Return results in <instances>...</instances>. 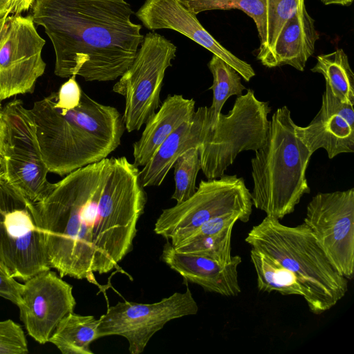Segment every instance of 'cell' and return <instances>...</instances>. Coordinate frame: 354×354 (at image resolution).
<instances>
[{"label": "cell", "instance_id": "cell-1", "mask_svg": "<svg viewBox=\"0 0 354 354\" xmlns=\"http://www.w3.org/2000/svg\"><path fill=\"white\" fill-rule=\"evenodd\" d=\"M144 188L138 167L125 156L107 157L53 183L33 203L50 268L99 287L94 272L122 271L147 202Z\"/></svg>", "mask_w": 354, "mask_h": 354}, {"label": "cell", "instance_id": "cell-2", "mask_svg": "<svg viewBox=\"0 0 354 354\" xmlns=\"http://www.w3.org/2000/svg\"><path fill=\"white\" fill-rule=\"evenodd\" d=\"M32 18L53 46L55 74L86 82L119 78L142 42L127 0H34Z\"/></svg>", "mask_w": 354, "mask_h": 354}, {"label": "cell", "instance_id": "cell-3", "mask_svg": "<svg viewBox=\"0 0 354 354\" xmlns=\"http://www.w3.org/2000/svg\"><path fill=\"white\" fill-rule=\"evenodd\" d=\"M30 110L43 160L49 172L61 176L107 158L120 145L126 130L116 108L84 91L72 109L57 106L53 92Z\"/></svg>", "mask_w": 354, "mask_h": 354}, {"label": "cell", "instance_id": "cell-4", "mask_svg": "<svg viewBox=\"0 0 354 354\" xmlns=\"http://www.w3.org/2000/svg\"><path fill=\"white\" fill-rule=\"evenodd\" d=\"M295 126L289 109L278 108L263 145L251 159L252 205L278 220L292 213L302 196L310 192L306 173L313 153Z\"/></svg>", "mask_w": 354, "mask_h": 354}, {"label": "cell", "instance_id": "cell-5", "mask_svg": "<svg viewBox=\"0 0 354 354\" xmlns=\"http://www.w3.org/2000/svg\"><path fill=\"white\" fill-rule=\"evenodd\" d=\"M245 241L292 271L307 290L310 312L320 315L335 306L348 291V279L332 266L315 236L304 223L287 226L266 216Z\"/></svg>", "mask_w": 354, "mask_h": 354}, {"label": "cell", "instance_id": "cell-6", "mask_svg": "<svg viewBox=\"0 0 354 354\" xmlns=\"http://www.w3.org/2000/svg\"><path fill=\"white\" fill-rule=\"evenodd\" d=\"M201 107V169L211 180L223 176L241 152L255 151L263 145L271 108L268 102L258 100L252 89L238 96L229 113H221L215 123L209 120L208 107Z\"/></svg>", "mask_w": 354, "mask_h": 354}, {"label": "cell", "instance_id": "cell-7", "mask_svg": "<svg viewBox=\"0 0 354 354\" xmlns=\"http://www.w3.org/2000/svg\"><path fill=\"white\" fill-rule=\"evenodd\" d=\"M251 193L245 180L234 175L201 180L187 200L162 210L155 223L156 234L178 245L204 223L230 213H239L248 222L252 214Z\"/></svg>", "mask_w": 354, "mask_h": 354}, {"label": "cell", "instance_id": "cell-8", "mask_svg": "<svg viewBox=\"0 0 354 354\" xmlns=\"http://www.w3.org/2000/svg\"><path fill=\"white\" fill-rule=\"evenodd\" d=\"M176 50V46L165 37L148 32L132 64L113 85V91L124 97L122 116L128 132L140 130L160 107L165 72Z\"/></svg>", "mask_w": 354, "mask_h": 354}, {"label": "cell", "instance_id": "cell-9", "mask_svg": "<svg viewBox=\"0 0 354 354\" xmlns=\"http://www.w3.org/2000/svg\"><path fill=\"white\" fill-rule=\"evenodd\" d=\"M3 149L0 162L3 178L32 203L44 199L52 184L41 156L36 124L21 100L1 109Z\"/></svg>", "mask_w": 354, "mask_h": 354}, {"label": "cell", "instance_id": "cell-10", "mask_svg": "<svg viewBox=\"0 0 354 354\" xmlns=\"http://www.w3.org/2000/svg\"><path fill=\"white\" fill-rule=\"evenodd\" d=\"M0 259L13 277L24 281L51 269L33 203L3 176L0 181Z\"/></svg>", "mask_w": 354, "mask_h": 354}, {"label": "cell", "instance_id": "cell-11", "mask_svg": "<svg viewBox=\"0 0 354 354\" xmlns=\"http://www.w3.org/2000/svg\"><path fill=\"white\" fill-rule=\"evenodd\" d=\"M191 290L175 292L158 302L142 304L119 301L108 308L99 319V338L120 335L129 342L131 354L143 352L152 336L169 321L198 313Z\"/></svg>", "mask_w": 354, "mask_h": 354}, {"label": "cell", "instance_id": "cell-12", "mask_svg": "<svg viewBox=\"0 0 354 354\" xmlns=\"http://www.w3.org/2000/svg\"><path fill=\"white\" fill-rule=\"evenodd\" d=\"M334 269L350 280L354 274V189L318 193L304 220Z\"/></svg>", "mask_w": 354, "mask_h": 354}, {"label": "cell", "instance_id": "cell-13", "mask_svg": "<svg viewBox=\"0 0 354 354\" xmlns=\"http://www.w3.org/2000/svg\"><path fill=\"white\" fill-rule=\"evenodd\" d=\"M45 43L31 15L8 17L0 38V101L33 92L46 68L41 57Z\"/></svg>", "mask_w": 354, "mask_h": 354}, {"label": "cell", "instance_id": "cell-14", "mask_svg": "<svg viewBox=\"0 0 354 354\" xmlns=\"http://www.w3.org/2000/svg\"><path fill=\"white\" fill-rule=\"evenodd\" d=\"M21 299L20 319L28 334L40 344L48 342L59 322L76 305L73 286L50 269L25 281Z\"/></svg>", "mask_w": 354, "mask_h": 354}, {"label": "cell", "instance_id": "cell-15", "mask_svg": "<svg viewBox=\"0 0 354 354\" xmlns=\"http://www.w3.org/2000/svg\"><path fill=\"white\" fill-rule=\"evenodd\" d=\"M136 16L148 30L170 29L185 35L230 64L245 82L256 75L250 64L220 44L180 0H146Z\"/></svg>", "mask_w": 354, "mask_h": 354}, {"label": "cell", "instance_id": "cell-16", "mask_svg": "<svg viewBox=\"0 0 354 354\" xmlns=\"http://www.w3.org/2000/svg\"><path fill=\"white\" fill-rule=\"evenodd\" d=\"M295 133L311 153L324 149L330 159L354 152L353 106L337 100L326 84L319 111L306 127L295 124Z\"/></svg>", "mask_w": 354, "mask_h": 354}, {"label": "cell", "instance_id": "cell-17", "mask_svg": "<svg viewBox=\"0 0 354 354\" xmlns=\"http://www.w3.org/2000/svg\"><path fill=\"white\" fill-rule=\"evenodd\" d=\"M161 259L186 281L196 283L206 291L225 297L237 296L241 292L238 267L242 259L239 255L232 256L230 262L221 264L204 256L178 252L167 241L163 246Z\"/></svg>", "mask_w": 354, "mask_h": 354}, {"label": "cell", "instance_id": "cell-18", "mask_svg": "<svg viewBox=\"0 0 354 354\" xmlns=\"http://www.w3.org/2000/svg\"><path fill=\"white\" fill-rule=\"evenodd\" d=\"M319 39L315 20L304 3L287 21L272 49L259 62L270 68L289 65L304 71Z\"/></svg>", "mask_w": 354, "mask_h": 354}, {"label": "cell", "instance_id": "cell-19", "mask_svg": "<svg viewBox=\"0 0 354 354\" xmlns=\"http://www.w3.org/2000/svg\"><path fill=\"white\" fill-rule=\"evenodd\" d=\"M195 111L194 99L180 94L169 95L145 123L139 140L133 143V164L144 167L162 143L183 123L192 119Z\"/></svg>", "mask_w": 354, "mask_h": 354}, {"label": "cell", "instance_id": "cell-20", "mask_svg": "<svg viewBox=\"0 0 354 354\" xmlns=\"http://www.w3.org/2000/svg\"><path fill=\"white\" fill-rule=\"evenodd\" d=\"M201 125L202 113L201 107H198L192 119L175 130L140 171V180L143 187L160 186L176 160L187 150L199 147L201 142Z\"/></svg>", "mask_w": 354, "mask_h": 354}, {"label": "cell", "instance_id": "cell-21", "mask_svg": "<svg viewBox=\"0 0 354 354\" xmlns=\"http://www.w3.org/2000/svg\"><path fill=\"white\" fill-rule=\"evenodd\" d=\"M99 319L70 313L59 322L48 342L63 354H93L90 344L98 339Z\"/></svg>", "mask_w": 354, "mask_h": 354}, {"label": "cell", "instance_id": "cell-22", "mask_svg": "<svg viewBox=\"0 0 354 354\" xmlns=\"http://www.w3.org/2000/svg\"><path fill=\"white\" fill-rule=\"evenodd\" d=\"M250 259L257 273L259 290L276 291L283 295H299L306 299L308 292L300 280L279 261L253 248L250 250Z\"/></svg>", "mask_w": 354, "mask_h": 354}, {"label": "cell", "instance_id": "cell-23", "mask_svg": "<svg viewBox=\"0 0 354 354\" xmlns=\"http://www.w3.org/2000/svg\"><path fill=\"white\" fill-rule=\"evenodd\" d=\"M310 69L322 74L333 95L341 102L354 105V74L348 55L342 48L319 55Z\"/></svg>", "mask_w": 354, "mask_h": 354}, {"label": "cell", "instance_id": "cell-24", "mask_svg": "<svg viewBox=\"0 0 354 354\" xmlns=\"http://www.w3.org/2000/svg\"><path fill=\"white\" fill-rule=\"evenodd\" d=\"M207 66L213 76V84L209 88L213 97L208 117L211 123H215L226 100L232 95H241L246 88L241 83L240 74L218 56L213 55Z\"/></svg>", "mask_w": 354, "mask_h": 354}, {"label": "cell", "instance_id": "cell-25", "mask_svg": "<svg viewBox=\"0 0 354 354\" xmlns=\"http://www.w3.org/2000/svg\"><path fill=\"white\" fill-rule=\"evenodd\" d=\"M192 13L198 14L209 10H229L236 9L245 12L254 21L260 46L266 36V0H180Z\"/></svg>", "mask_w": 354, "mask_h": 354}, {"label": "cell", "instance_id": "cell-26", "mask_svg": "<svg viewBox=\"0 0 354 354\" xmlns=\"http://www.w3.org/2000/svg\"><path fill=\"white\" fill-rule=\"evenodd\" d=\"M234 226L215 234L189 238L174 247L177 251L204 256L219 263L232 259L231 237Z\"/></svg>", "mask_w": 354, "mask_h": 354}, {"label": "cell", "instance_id": "cell-27", "mask_svg": "<svg viewBox=\"0 0 354 354\" xmlns=\"http://www.w3.org/2000/svg\"><path fill=\"white\" fill-rule=\"evenodd\" d=\"M305 3V0H266V36L257 55L259 61L273 47L287 21Z\"/></svg>", "mask_w": 354, "mask_h": 354}, {"label": "cell", "instance_id": "cell-28", "mask_svg": "<svg viewBox=\"0 0 354 354\" xmlns=\"http://www.w3.org/2000/svg\"><path fill=\"white\" fill-rule=\"evenodd\" d=\"M173 167L175 189L171 198L180 203L190 198L197 189L196 181L201 169L198 148H191L181 154Z\"/></svg>", "mask_w": 354, "mask_h": 354}, {"label": "cell", "instance_id": "cell-29", "mask_svg": "<svg viewBox=\"0 0 354 354\" xmlns=\"http://www.w3.org/2000/svg\"><path fill=\"white\" fill-rule=\"evenodd\" d=\"M28 353V342L21 326L10 319L0 321V354Z\"/></svg>", "mask_w": 354, "mask_h": 354}, {"label": "cell", "instance_id": "cell-30", "mask_svg": "<svg viewBox=\"0 0 354 354\" xmlns=\"http://www.w3.org/2000/svg\"><path fill=\"white\" fill-rule=\"evenodd\" d=\"M22 288L23 284L15 280L0 259V297L10 301L18 306L22 301Z\"/></svg>", "mask_w": 354, "mask_h": 354}, {"label": "cell", "instance_id": "cell-31", "mask_svg": "<svg viewBox=\"0 0 354 354\" xmlns=\"http://www.w3.org/2000/svg\"><path fill=\"white\" fill-rule=\"evenodd\" d=\"M34 0H13V15H20L24 11L28 10Z\"/></svg>", "mask_w": 354, "mask_h": 354}, {"label": "cell", "instance_id": "cell-32", "mask_svg": "<svg viewBox=\"0 0 354 354\" xmlns=\"http://www.w3.org/2000/svg\"><path fill=\"white\" fill-rule=\"evenodd\" d=\"M13 0H0V17L13 15Z\"/></svg>", "mask_w": 354, "mask_h": 354}, {"label": "cell", "instance_id": "cell-33", "mask_svg": "<svg viewBox=\"0 0 354 354\" xmlns=\"http://www.w3.org/2000/svg\"><path fill=\"white\" fill-rule=\"evenodd\" d=\"M326 6L338 5L342 6H349L352 4L353 0H320Z\"/></svg>", "mask_w": 354, "mask_h": 354}, {"label": "cell", "instance_id": "cell-34", "mask_svg": "<svg viewBox=\"0 0 354 354\" xmlns=\"http://www.w3.org/2000/svg\"><path fill=\"white\" fill-rule=\"evenodd\" d=\"M3 126L2 121L1 109L0 104V162L3 154Z\"/></svg>", "mask_w": 354, "mask_h": 354}, {"label": "cell", "instance_id": "cell-35", "mask_svg": "<svg viewBox=\"0 0 354 354\" xmlns=\"http://www.w3.org/2000/svg\"><path fill=\"white\" fill-rule=\"evenodd\" d=\"M8 17H0V38L2 36L7 22Z\"/></svg>", "mask_w": 354, "mask_h": 354}, {"label": "cell", "instance_id": "cell-36", "mask_svg": "<svg viewBox=\"0 0 354 354\" xmlns=\"http://www.w3.org/2000/svg\"><path fill=\"white\" fill-rule=\"evenodd\" d=\"M3 178V173L2 171L0 170V181Z\"/></svg>", "mask_w": 354, "mask_h": 354}]
</instances>
